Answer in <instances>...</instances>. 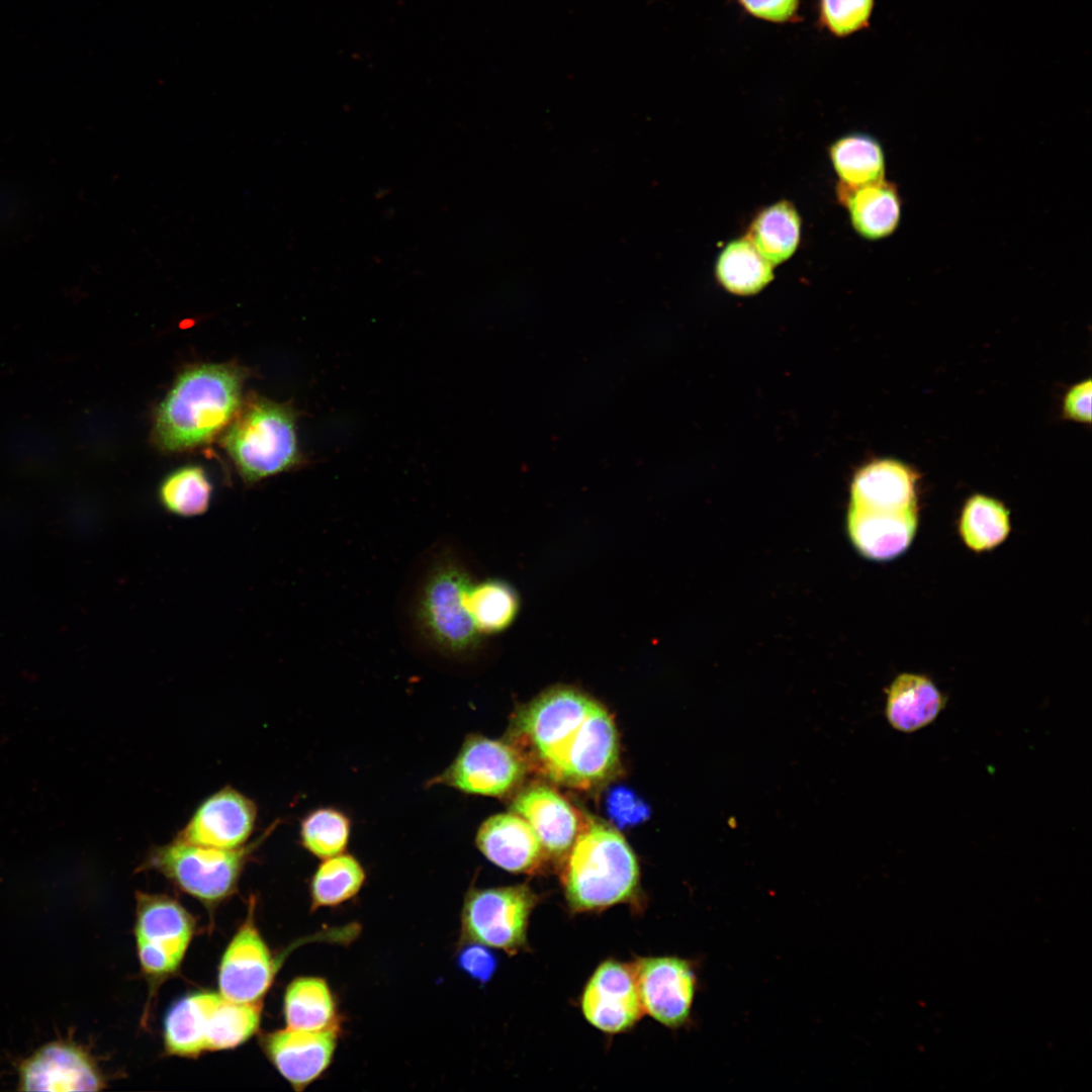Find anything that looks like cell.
Wrapping results in <instances>:
<instances>
[{"label":"cell","instance_id":"24","mask_svg":"<svg viewBox=\"0 0 1092 1092\" xmlns=\"http://www.w3.org/2000/svg\"><path fill=\"white\" fill-rule=\"evenodd\" d=\"M829 156L842 185L856 188L885 179L886 159L882 145L868 133H850L837 140Z\"/></svg>","mask_w":1092,"mask_h":1092},{"label":"cell","instance_id":"17","mask_svg":"<svg viewBox=\"0 0 1092 1092\" xmlns=\"http://www.w3.org/2000/svg\"><path fill=\"white\" fill-rule=\"evenodd\" d=\"M918 473L908 464L884 458L869 462L854 474L850 506L874 511L917 509Z\"/></svg>","mask_w":1092,"mask_h":1092},{"label":"cell","instance_id":"35","mask_svg":"<svg viewBox=\"0 0 1092 1092\" xmlns=\"http://www.w3.org/2000/svg\"><path fill=\"white\" fill-rule=\"evenodd\" d=\"M458 968L481 985L489 982L496 969L497 958L489 946L478 942H461L456 956Z\"/></svg>","mask_w":1092,"mask_h":1092},{"label":"cell","instance_id":"25","mask_svg":"<svg viewBox=\"0 0 1092 1092\" xmlns=\"http://www.w3.org/2000/svg\"><path fill=\"white\" fill-rule=\"evenodd\" d=\"M800 216L794 205L779 201L752 220L746 238L772 266L789 259L800 241Z\"/></svg>","mask_w":1092,"mask_h":1092},{"label":"cell","instance_id":"27","mask_svg":"<svg viewBox=\"0 0 1092 1092\" xmlns=\"http://www.w3.org/2000/svg\"><path fill=\"white\" fill-rule=\"evenodd\" d=\"M366 872L360 860L343 852L323 859L309 883L311 909L339 906L361 891Z\"/></svg>","mask_w":1092,"mask_h":1092},{"label":"cell","instance_id":"5","mask_svg":"<svg viewBox=\"0 0 1092 1092\" xmlns=\"http://www.w3.org/2000/svg\"><path fill=\"white\" fill-rule=\"evenodd\" d=\"M472 583L461 563L443 556L431 567L418 593L417 626L429 644L445 655L465 654L480 642L468 605Z\"/></svg>","mask_w":1092,"mask_h":1092},{"label":"cell","instance_id":"1","mask_svg":"<svg viewBox=\"0 0 1092 1092\" xmlns=\"http://www.w3.org/2000/svg\"><path fill=\"white\" fill-rule=\"evenodd\" d=\"M507 741L528 768L573 789L604 784L619 765V739L611 715L571 688L547 690L523 706L512 720Z\"/></svg>","mask_w":1092,"mask_h":1092},{"label":"cell","instance_id":"9","mask_svg":"<svg viewBox=\"0 0 1092 1092\" xmlns=\"http://www.w3.org/2000/svg\"><path fill=\"white\" fill-rule=\"evenodd\" d=\"M193 932L186 910L166 896L139 894L136 943L143 970L163 977L177 970Z\"/></svg>","mask_w":1092,"mask_h":1092},{"label":"cell","instance_id":"19","mask_svg":"<svg viewBox=\"0 0 1092 1092\" xmlns=\"http://www.w3.org/2000/svg\"><path fill=\"white\" fill-rule=\"evenodd\" d=\"M24 1090L94 1091L102 1082L84 1053L65 1043L43 1046L21 1068Z\"/></svg>","mask_w":1092,"mask_h":1092},{"label":"cell","instance_id":"34","mask_svg":"<svg viewBox=\"0 0 1092 1092\" xmlns=\"http://www.w3.org/2000/svg\"><path fill=\"white\" fill-rule=\"evenodd\" d=\"M605 804L607 815L619 828L639 825L650 815L647 803L624 786L610 789L606 795Z\"/></svg>","mask_w":1092,"mask_h":1092},{"label":"cell","instance_id":"31","mask_svg":"<svg viewBox=\"0 0 1092 1092\" xmlns=\"http://www.w3.org/2000/svg\"><path fill=\"white\" fill-rule=\"evenodd\" d=\"M469 611L480 635L507 629L518 613V597L506 582L488 579L472 583L468 596Z\"/></svg>","mask_w":1092,"mask_h":1092},{"label":"cell","instance_id":"21","mask_svg":"<svg viewBox=\"0 0 1092 1092\" xmlns=\"http://www.w3.org/2000/svg\"><path fill=\"white\" fill-rule=\"evenodd\" d=\"M945 704V697L930 678L905 672L888 689L886 717L895 730L912 733L934 722Z\"/></svg>","mask_w":1092,"mask_h":1092},{"label":"cell","instance_id":"10","mask_svg":"<svg viewBox=\"0 0 1092 1092\" xmlns=\"http://www.w3.org/2000/svg\"><path fill=\"white\" fill-rule=\"evenodd\" d=\"M633 966L644 1013L671 1029L687 1026L699 988L696 963L662 956L638 959Z\"/></svg>","mask_w":1092,"mask_h":1092},{"label":"cell","instance_id":"2","mask_svg":"<svg viewBox=\"0 0 1092 1092\" xmlns=\"http://www.w3.org/2000/svg\"><path fill=\"white\" fill-rule=\"evenodd\" d=\"M247 377L248 371L235 363L183 371L156 411L155 444L165 452H178L211 441L240 411Z\"/></svg>","mask_w":1092,"mask_h":1092},{"label":"cell","instance_id":"33","mask_svg":"<svg viewBox=\"0 0 1092 1092\" xmlns=\"http://www.w3.org/2000/svg\"><path fill=\"white\" fill-rule=\"evenodd\" d=\"M875 0H817L818 26L836 38L863 29L870 21Z\"/></svg>","mask_w":1092,"mask_h":1092},{"label":"cell","instance_id":"7","mask_svg":"<svg viewBox=\"0 0 1092 1092\" xmlns=\"http://www.w3.org/2000/svg\"><path fill=\"white\" fill-rule=\"evenodd\" d=\"M539 901L527 885L470 889L461 911V942L517 954L527 947L531 913Z\"/></svg>","mask_w":1092,"mask_h":1092},{"label":"cell","instance_id":"32","mask_svg":"<svg viewBox=\"0 0 1092 1092\" xmlns=\"http://www.w3.org/2000/svg\"><path fill=\"white\" fill-rule=\"evenodd\" d=\"M260 1022L258 1003H239L220 994L210 1010L206 1032L207 1051L235 1048L257 1030Z\"/></svg>","mask_w":1092,"mask_h":1092},{"label":"cell","instance_id":"26","mask_svg":"<svg viewBox=\"0 0 1092 1092\" xmlns=\"http://www.w3.org/2000/svg\"><path fill=\"white\" fill-rule=\"evenodd\" d=\"M715 271L724 288L738 295L754 294L774 278L772 265L746 237L734 240L724 248Z\"/></svg>","mask_w":1092,"mask_h":1092},{"label":"cell","instance_id":"14","mask_svg":"<svg viewBox=\"0 0 1092 1092\" xmlns=\"http://www.w3.org/2000/svg\"><path fill=\"white\" fill-rule=\"evenodd\" d=\"M340 1029L320 1031L286 1028L269 1033L264 1049L275 1068L299 1091L330 1067Z\"/></svg>","mask_w":1092,"mask_h":1092},{"label":"cell","instance_id":"16","mask_svg":"<svg viewBox=\"0 0 1092 1092\" xmlns=\"http://www.w3.org/2000/svg\"><path fill=\"white\" fill-rule=\"evenodd\" d=\"M475 843L490 862L517 874L534 872L547 854L528 822L512 811L485 819Z\"/></svg>","mask_w":1092,"mask_h":1092},{"label":"cell","instance_id":"23","mask_svg":"<svg viewBox=\"0 0 1092 1092\" xmlns=\"http://www.w3.org/2000/svg\"><path fill=\"white\" fill-rule=\"evenodd\" d=\"M219 994L203 992L177 1002L165 1020V1044L169 1053L193 1057L207 1051L208 1017Z\"/></svg>","mask_w":1092,"mask_h":1092},{"label":"cell","instance_id":"3","mask_svg":"<svg viewBox=\"0 0 1092 1092\" xmlns=\"http://www.w3.org/2000/svg\"><path fill=\"white\" fill-rule=\"evenodd\" d=\"M561 879L572 911H598L637 899L640 871L625 838L590 821L581 826L567 852Z\"/></svg>","mask_w":1092,"mask_h":1092},{"label":"cell","instance_id":"30","mask_svg":"<svg viewBox=\"0 0 1092 1092\" xmlns=\"http://www.w3.org/2000/svg\"><path fill=\"white\" fill-rule=\"evenodd\" d=\"M351 832V818L341 809L325 806L301 819L299 841L310 854L325 859L346 851Z\"/></svg>","mask_w":1092,"mask_h":1092},{"label":"cell","instance_id":"11","mask_svg":"<svg viewBox=\"0 0 1092 1092\" xmlns=\"http://www.w3.org/2000/svg\"><path fill=\"white\" fill-rule=\"evenodd\" d=\"M584 1018L607 1033L634 1026L644 1014L633 964L602 963L584 986L580 999Z\"/></svg>","mask_w":1092,"mask_h":1092},{"label":"cell","instance_id":"28","mask_svg":"<svg viewBox=\"0 0 1092 1092\" xmlns=\"http://www.w3.org/2000/svg\"><path fill=\"white\" fill-rule=\"evenodd\" d=\"M212 483L201 466L186 465L169 473L161 482L158 497L171 515L194 518L209 509Z\"/></svg>","mask_w":1092,"mask_h":1092},{"label":"cell","instance_id":"4","mask_svg":"<svg viewBox=\"0 0 1092 1092\" xmlns=\"http://www.w3.org/2000/svg\"><path fill=\"white\" fill-rule=\"evenodd\" d=\"M298 417L290 402H276L258 395L244 399L224 430L221 446L246 483L253 484L309 463L297 441Z\"/></svg>","mask_w":1092,"mask_h":1092},{"label":"cell","instance_id":"36","mask_svg":"<svg viewBox=\"0 0 1092 1092\" xmlns=\"http://www.w3.org/2000/svg\"><path fill=\"white\" fill-rule=\"evenodd\" d=\"M749 16L774 23L788 24L800 21L801 0H735Z\"/></svg>","mask_w":1092,"mask_h":1092},{"label":"cell","instance_id":"20","mask_svg":"<svg viewBox=\"0 0 1092 1092\" xmlns=\"http://www.w3.org/2000/svg\"><path fill=\"white\" fill-rule=\"evenodd\" d=\"M837 195L846 206L851 224L867 240L893 235L900 225L903 200L898 186L886 179L849 188L839 184Z\"/></svg>","mask_w":1092,"mask_h":1092},{"label":"cell","instance_id":"22","mask_svg":"<svg viewBox=\"0 0 1092 1092\" xmlns=\"http://www.w3.org/2000/svg\"><path fill=\"white\" fill-rule=\"evenodd\" d=\"M283 1011L288 1028L320 1031L340 1029L332 990L323 978L300 977L286 988Z\"/></svg>","mask_w":1092,"mask_h":1092},{"label":"cell","instance_id":"37","mask_svg":"<svg viewBox=\"0 0 1092 1092\" xmlns=\"http://www.w3.org/2000/svg\"><path fill=\"white\" fill-rule=\"evenodd\" d=\"M1091 379L1087 378L1073 384L1066 391L1062 401L1063 416L1077 423H1091Z\"/></svg>","mask_w":1092,"mask_h":1092},{"label":"cell","instance_id":"15","mask_svg":"<svg viewBox=\"0 0 1092 1092\" xmlns=\"http://www.w3.org/2000/svg\"><path fill=\"white\" fill-rule=\"evenodd\" d=\"M511 811L528 822L545 852L553 856L567 854L582 826L567 800L545 785L523 789L514 798Z\"/></svg>","mask_w":1092,"mask_h":1092},{"label":"cell","instance_id":"29","mask_svg":"<svg viewBox=\"0 0 1092 1092\" xmlns=\"http://www.w3.org/2000/svg\"><path fill=\"white\" fill-rule=\"evenodd\" d=\"M1009 532V512L1001 502L983 494H974L966 502L960 520V533L970 549H993L1006 539Z\"/></svg>","mask_w":1092,"mask_h":1092},{"label":"cell","instance_id":"18","mask_svg":"<svg viewBox=\"0 0 1092 1092\" xmlns=\"http://www.w3.org/2000/svg\"><path fill=\"white\" fill-rule=\"evenodd\" d=\"M917 509L888 512L849 506V538L858 552L869 559H893L911 544L917 529Z\"/></svg>","mask_w":1092,"mask_h":1092},{"label":"cell","instance_id":"13","mask_svg":"<svg viewBox=\"0 0 1092 1092\" xmlns=\"http://www.w3.org/2000/svg\"><path fill=\"white\" fill-rule=\"evenodd\" d=\"M275 972V960L250 916L222 957L218 974L220 995L234 1002L258 1003L269 989Z\"/></svg>","mask_w":1092,"mask_h":1092},{"label":"cell","instance_id":"6","mask_svg":"<svg viewBox=\"0 0 1092 1092\" xmlns=\"http://www.w3.org/2000/svg\"><path fill=\"white\" fill-rule=\"evenodd\" d=\"M269 833L232 849L174 839L152 848L146 867L163 874L184 892L214 903L234 892L245 863Z\"/></svg>","mask_w":1092,"mask_h":1092},{"label":"cell","instance_id":"8","mask_svg":"<svg viewBox=\"0 0 1092 1092\" xmlns=\"http://www.w3.org/2000/svg\"><path fill=\"white\" fill-rule=\"evenodd\" d=\"M528 766L507 740L468 735L452 762L428 786H446L465 794L504 797L523 781Z\"/></svg>","mask_w":1092,"mask_h":1092},{"label":"cell","instance_id":"12","mask_svg":"<svg viewBox=\"0 0 1092 1092\" xmlns=\"http://www.w3.org/2000/svg\"><path fill=\"white\" fill-rule=\"evenodd\" d=\"M256 820V804L228 786L203 800L175 839L217 848H238L248 841Z\"/></svg>","mask_w":1092,"mask_h":1092}]
</instances>
